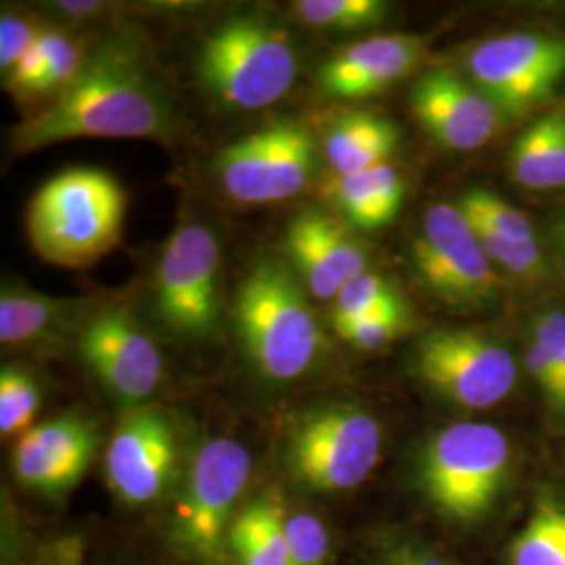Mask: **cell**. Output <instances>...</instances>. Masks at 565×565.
<instances>
[{
    "label": "cell",
    "mask_w": 565,
    "mask_h": 565,
    "mask_svg": "<svg viewBox=\"0 0 565 565\" xmlns=\"http://www.w3.org/2000/svg\"><path fill=\"white\" fill-rule=\"evenodd\" d=\"M287 565H327L331 553V536L327 525L308 511L287 509Z\"/></svg>",
    "instance_id": "obj_31"
},
{
    "label": "cell",
    "mask_w": 565,
    "mask_h": 565,
    "mask_svg": "<svg viewBox=\"0 0 565 565\" xmlns=\"http://www.w3.org/2000/svg\"><path fill=\"white\" fill-rule=\"evenodd\" d=\"M319 147L302 121L279 118L231 142L214 160L224 193L247 205L294 200L315 179Z\"/></svg>",
    "instance_id": "obj_8"
},
{
    "label": "cell",
    "mask_w": 565,
    "mask_h": 565,
    "mask_svg": "<svg viewBox=\"0 0 565 565\" xmlns=\"http://www.w3.org/2000/svg\"><path fill=\"white\" fill-rule=\"evenodd\" d=\"M30 565H84V545L78 536H61L42 545Z\"/></svg>",
    "instance_id": "obj_36"
},
{
    "label": "cell",
    "mask_w": 565,
    "mask_h": 565,
    "mask_svg": "<svg viewBox=\"0 0 565 565\" xmlns=\"http://www.w3.org/2000/svg\"><path fill=\"white\" fill-rule=\"evenodd\" d=\"M252 478V455L239 440H205L186 469L168 515L170 546L191 565H231L228 534Z\"/></svg>",
    "instance_id": "obj_5"
},
{
    "label": "cell",
    "mask_w": 565,
    "mask_h": 565,
    "mask_svg": "<svg viewBox=\"0 0 565 565\" xmlns=\"http://www.w3.org/2000/svg\"><path fill=\"white\" fill-rule=\"evenodd\" d=\"M509 440L490 424L446 425L422 448L417 480L427 503L452 522H473L505 484Z\"/></svg>",
    "instance_id": "obj_7"
},
{
    "label": "cell",
    "mask_w": 565,
    "mask_h": 565,
    "mask_svg": "<svg viewBox=\"0 0 565 565\" xmlns=\"http://www.w3.org/2000/svg\"><path fill=\"white\" fill-rule=\"evenodd\" d=\"M413 268L425 289L450 308L478 310L497 302L501 291L494 264L467 216L452 203L425 210L413 242Z\"/></svg>",
    "instance_id": "obj_10"
},
{
    "label": "cell",
    "mask_w": 565,
    "mask_h": 565,
    "mask_svg": "<svg viewBox=\"0 0 565 565\" xmlns=\"http://www.w3.org/2000/svg\"><path fill=\"white\" fill-rule=\"evenodd\" d=\"M82 363L121 404L137 408L163 382V356L128 306L90 315L78 333Z\"/></svg>",
    "instance_id": "obj_13"
},
{
    "label": "cell",
    "mask_w": 565,
    "mask_h": 565,
    "mask_svg": "<svg viewBox=\"0 0 565 565\" xmlns=\"http://www.w3.org/2000/svg\"><path fill=\"white\" fill-rule=\"evenodd\" d=\"M557 237H559V243H562V247L565 249V218L562 223L557 224Z\"/></svg>",
    "instance_id": "obj_38"
},
{
    "label": "cell",
    "mask_w": 565,
    "mask_h": 565,
    "mask_svg": "<svg viewBox=\"0 0 565 565\" xmlns=\"http://www.w3.org/2000/svg\"><path fill=\"white\" fill-rule=\"evenodd\" d=\"M511 179L532 191L565 186V109L527 126L509 153Z\"/></svg>",
    "instance_id": "obj_22"
},
{
    "label": "cell",
    "mask_w": 565,
    "mask_h": 565,
    "mask_svg": "<svg viewBox=\"0 0 565 565\" xmlns=\"http://www.w3.org/2000/svg\"><path fill=\"white\" fill-rule=\"evenodd\" d=\"M398 128L394 121L373 114H343L331 121L323 139L324 160L335 177H348L390 163L398 147Z\"/></svg>",
    "instance_id": "obj_19"
},
{
    "label": "cell",
    "mask_w": 565,
    "mask_h": 565,
    "mask_svg": "<svg viewBox=\"0 0 565 565\" xmlns=\"http://www.w3.org/2000/svg\"><path fill=\"white\" fill-rule=\"evenodd\" d=\"M42 403L36 377L18 364H4L0 371V434L2 438L23 436L32 429Z\"/></svg>",
    "instance_id": "obj_26"
},
{
    "label": "cell",
    "mask_w": 565,
    "mask_h": 565,
    "mask_svg": "<svg viewBox=\"0 0 565 565\" xmlns=\"http://www.w3.org/2000/svg\"><path fill=\"white\" fill-rule=\"evenodd\" d=\"M406 327V306L403 298H398L371 315H364L350 323L338 324L333 329L343 342L350 343L356 350H380L401 338Z\"/></svg>",
    "instance_id": "obj_30"
},
{
    "label": "cell",
    "mask_w": 565,
    "mask_h": 565,
    "mask_svg": "<svg viewBox=\"0 0 565 565\" xmlns=\"http://www.w3.org/2000/svg\"><path fill=\"white\" fill-rule=\"evenodd\" d=\"M126 210V191L109 172L72 168L34 193L25 233L44 263L86 268L120 245Z\"/></svg>",
    "instance_id": "obj_3"
},
{
    "label": "cell",
    "mask_w": 565,
    "mask_h": 565,
    "mask_svg": "<svg viewBox=\"0 0 565 565\" xmlns=\"http://www.w3.org/2000/svg\"><path fill=\"white\" fill-rule=\"evenodd\" d=\"M467 221L473 226V231L482 243L490 263L497 264L509 275H515V277H522V279H539L543 275L545 260H543L539 242H515V239H509L503 233L494 231L492 226H488L478 218L467 216Z\"/></svg>",
    "instance_id": "obj_27"
},
{
    "label": "cell",
    "mask_w": 565,
    "mask_h": 565,
    "mask_svg": "<svg viewBox=\"0 0 565 565\" xmlns=\"http://www.w3.org/2000/svg\"><path fill=\"white\" fill-rule=\"evenodd\" d=\"M511 565H565V505L541 497L511 546Z\"/></svg>",
    "instance_id": "obj_24"
},
{
    "label": "cell",
    "mask_w": 565,
    "mask_h": 565,
    "mask_svg": "<svg viewBox=\"0 0 565 565\" xmlns=\"http://www.w3.org/2000/svg\"><path fill=\"white\" fill-rule=\"evenodd\" d=\"M287 231L302 237L343 285L369 270V254L363 243L345 224L324 212H303L289 221Z\"/></svg>",
    "instance_id": "obj_23"
},
{
    "label": "cell",
    "mask_w": 565,
    "mask_h": 565,
    "mask_svg": "<svg viewBox=\"0 0 565 565\" xmlns=\"http://www.w3.org/2000/svg\"><path fill=\"white\" fill-rule=\"evenodd\" d=\"M413 375L434 394L465 408L505 401L518 382V364L505 345L473 329H438L417 340Z\"/></svg>",
    "instance_id": "obj_11"
},
{
    "label": "cell",
    "mask_w": 565,
    "mask_h": 565,
    "mask_svg": "<svg viewBox=\"0 0 565 565\" xmlns=\"http://www.w3.org/2000/svg\"><path fill=\"white\" fill-rule=\"evenodd\" d=\"M398 298L401 294L380 273L364 270L359 277L345 282L338 298L333 300L331 324L338 327V324L356 321Z\"/></svg>",
    "instance_id": "obj_28"
},
{
    "label": "cell",
    "mask_w": 565,
    "mask_h": 565,
    "mask_svg": "<svg viewBox=\"0 0 565 565\" xmlns=\"http://www.w3.org/2000/svg\"><path fill=\"white\" fill-rule=\"evenodd\" d=\"M303 25L327 32H356L380 25L387 18L382 0H298L291 4Z\"/></svg>",
    "instance_id": "obj_25"
},
{
    "label": "cell",
    "mask_w": 565,
    "mask_h": 565,
    "mask_svg": "<svg viewBox=\"0 0 565 565\" xmlns=\"http://www.w3.org/2000/svg\"><path fill=\"white\" fill-rule=\"evenodd\" d=\"M384 448L382 424L363 406L331 403L300 413L287 427L282 465L294 484L338 494L363 484Z\"/></svg>",
    "instance_id": "obj_6"
},
{
    "label": "cell",
    "mask_w": 565,
    "mask_h": 565,
    "mask_svg": "<svg viewBox=\"0 0 565 565\" xmlns=\"http://www.w3.org/2000/svg\"><path fill=\"white\" fill-rule=\"evenodd\" d=\"M44 25H36L34 21L25 20L18 13L4 11L0 18V72L2 78H7L21 61L28 57V53L34 49V44L41 39Z\"/></svg>",
    "instance_id": "obj_33"
},
{
    "label": "cell",
    "mask_w": 565,
    "mask_h": 565,
    "mask_svg": "<svg viewBox=\"0 0 565 565\" xmlns=\"http://www.w3.org/2000/svg\"><path fill=\"white\" fill-rule=\"evenodd\" d=\"M364 565H455L427 545L413 536H385L371 546Z\"/></svg>",
    "instance_id": "obj_32"
},
{
    "label": "cell",
    "mask_w": 565,
    "mask_h": 565,
    "mask_svg": "<svg viewBox=\"0 0 565 565\" xmlns=\"http://www.w3.org/2000/svg\"><path fill=\"white\" fill-rule=\"evenodd\" d=\"M235 327L252 369L270 384H291L321 359L324 335L294 266L260 258L235 296Z\"/></svg>",
    "instance_id": "obj_2"
},
{
    "label": "cell",
    "mask_w": 565,
    "mask_h": 565,
    "mask_svg": "<svg viewBox=\"0 0 565 565\" xmlns=\"http://www.w3.org/2000/svg\"><path fill=\"white\" fill-rule=\"evenodd\" d=\"M102 2H60L57 9L70 18H90L103 11Z\"/></svg>",
    "instance_id": "obj_37"
},
{
    "label": "cell",
    "mask_w": 565,
    "mask_h": 565,
    "mask_svg": "<svg viewBox=\"0 0 565 565\" xmlns=\"http://www.w3.org/2000/svg\"><path fill=\"white\" fill-rule=\"evenodd\" d=\"M467 74L505 118L546 102L565 78V39L536 32L503 34L469 49Z\"/></svg>",
    "instance_id": "obj_12"
},
{
    "label": "cell",
    "mask_w": 565,
    "mask_h": 565,
    "mask_svg": "<svg viewBox=\"0 0 565 565\" xmlns=\"http://www.w3.org/2000/svg\"><path fill=\"white\" fill-rule=\"evenodd\" d=\"M424 57V41L419 36H373L350 44L324 61L317 72V84L327 99H369L413 74Z\"/></svg>",
    "instance_id": "obj_17"
},
{
    "label": "cell",
    "mask_w": 565,
    "mask_h": 565,
    "mask_svg": "<svg viewBox=\"0 0 565 565\" xmlns=\"http://www.w3.org/2000/svg\"><path fill=\"white\" fill-rule=\"evenodd\" d=\"M174 130V105L141 41L114 36L93 49L78 76L21 120L9 141L25 156L78 139L168 141Z\"/></svg>",
    "instance_id": "obj_1"
},
{
    "label": "cell",
    "mask_w": 565,
    "mask_h": 565,
    "mask_svg": "<svg viewBox=\"0 0 565 565\" xmlns=\"http://www.w3.org/2000/svg\"><path fill=\"white\" fill-rule=\"evenodd\" d=\"M562 411H565V369H564V380H562Z\"/></svg>",
    "instance_id": "obj_39"
},
{
    "label": "cell",
    "mask_w": 565,
    "mask_h": 565,
    "mask_svg": "<svg viewBox=\"0 0 565 565\" xmlns=\"http://www.w3.org/2000/svg\"><path fill=\"white\" fill-rule=\"evenodd\" d=\"M287 507L277 492L247 501L231 525L228 548L233 565H287Z\"/></svg>",
    "instance_id": "obj_21"
},
{
    "label": "cell",
    "mask_w": 565,
    "mask_h": 565,
    "mask_svg": "<svg viewBox=\"0 0 565 565\" xmlns=\"http://www.w3.org/2000/svg\"><path fill=\"white\" fill-rule=\"evenodd\" d=\"M455 205L467 216L482 221L488 226H492L494 231L503 233L509 239L520 243H536V233H534V226L530 223V218H525L520 210H515L513 205H509L486 189L476 186V189L465 191Z\"/></svg>",
    "instance_id": "obj_29"
},
{
    "label": "cell",
    "mask_w": 565,
    "mask_h": 565,
    "mask_svg": "<svg viewBox=\"0 0 565 565\" xmlns=\"http://www.w3.org/2000/svg\"><path fill=\"white\" fill-rule=\"evenodd\" d=\"M99 448V427L81 413H67L28 429L11 452L20 486L60 499L81 484Z\"/></svg>",
    "instance_id": "obj_15"
},
{
    "label": "cell",
    "mask_w": 565,
    "mask_h": 565,
    "mask_svg": "<svg viewBox=\"0 0 565 565\" xmlns=\"http://www.w3.org/2000/svg\"><path fill=\"white\" fill-rule=\"evenodd\" d=\"M78 306L81 302L74 300L4 285L0 296V343L28 348L51 342L70 327Z\"/></svg>",
    "instance_id": "obj_20"
},
{
    "label": "cell",
    "mask_w": 565,
    "mask_h": 565,
    "mask_svg": "<svg viewBox=\"0 0 565 565\" xmlns=\"http://www.w3.org/2000/svg\"><path fill=\"white\" fill-rule=\"evenodd\" d=\"M524 361L530 375L534 377V382L543 390V394H545L551 403L557 406L559 404L557 375H555V369H553V364L548 361V356L541 350V345H536L534 342L527 343Z\"/></svg>",
    "instance_id": "obj_35"
},
{
    "label": "cell",
    "mask_w": 565,
    "mask_h": 565,
    "mask_svg": "<svg viewBox=\"0 0 565 565\" xmlns=\"http://www.w3.org/2000/svg\"><path fill=\"white\" fill-rule=\"evenodd\" d=\"M324 200L331 203L345 223L361 231H377L392 223L404 200V181L401 172L384 163L373 170L331 177L321 189Z\"/></svg>",
    "instance_id": "obj_18"
},
{
    "label": "cell",
    "mask_w": 565,
    "mask_h": 565,
    "mask_svg": "<svg viewBox=\"0 0 565 565\" xmlns=\"http://www.w3.org/2000/svg\"><path fill=\"white\" fill-rule=\"evenodd\" d=\"M408 103L425 132L450 151L484 147L505 121L503 111L473 82L446 67L422 74Z\"/></svg>",
    "instance_id": "obj_16"
},
{
    "label": "cell",
    "mask_w": 565,
    "mask_h": 565,
    "mask_svg": "<svg viewBox=\"0 0 565 565\" xmlns=\"http://www.w3.org/2000/svg\"><path fill=\"white\" fill-rule=\"evenodd\" d=\"M179 438L158 406L130 408L116 427L103 459L105 482L124 505H149L163 497L179 469Z\"/></svg>",
    "instance_id": "obj_14"
},
{
    "label": "cell",
    "mask_w": 565,
    "mask_h": 565,
    "mask_svg": "<svg viewBox=\"0 0 565 565\" xmlns=\"http://www.w3.org/2000/svg\"><path fill=\"white\" fill-rule=\"evenodd\" d=\"M221 245L212 228L182 224L166 242L153 275L156 315L184 340H205L221 324Z\"/></svg>",
    "instance_id": "obj_9"
},
{
    "label": "cell",
    "mask_w": 565,
    "mask_h": 565,
    "mask_svg": "<svg viewBox=\"0 0 565 565\" xmlns=\"http://www.w3.org/2000/svg\"><path fill=\"white\" fill-rule=\"evenodd\" d=\"M195 72L216 102L258 111L291 90L300 74V55L291 34L277 21L247 13L223 21L203 39Z\"/></svg>",
    "instance_id": "obj_4"
},
{
    "label": "cell",
    "mask_w": 565,
    "mask_h": 565,
    "mask_svg": "<svg viewBox=\"0 0 565 565\" xmlns=\"http://www.w3.org/2000/svg\"><path fill=\"white\" fill-rule=\"evenodd\" d=\"M541 350L548 356L555 369L557 384H559V404L562 408V380L565 369V312L562 310H545L534 319V340Z\"/></svg>",
    "instance_id": "obj_34"
}]
</instances>
